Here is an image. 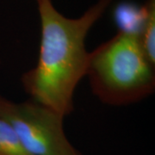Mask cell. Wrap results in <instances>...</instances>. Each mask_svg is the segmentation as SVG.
<instances>
[{
	"instance_id": "cell-6",
	"label": "cell",
	"mask_w": 155,
	"mask_h": 155,
	"mask_svg": "<svg viewBox=\"0 0 155 155\" xmlns=\"http://www.w3.org/2000/svg\"><path fill=\"white\" fill-rule=\"evenodd\" d=\"M0 155H32L9 122L0 116Z\"/></svg>"
},
{
	"instance_id": "cell-4",
	"label": "cell",
	"mask_w": 155,
	"mask_h": 155,
	"mask_svg": "<svg viewBox=\"0 0 155 155\" xmlns=\"http://www.w3.org/2000/svg\"><path fill=\"white\" fill-rule=\"evenodd\" d=\"M147 13L146 5L140 6L133 2H122L115 7L113 17L119 32L139 36L146 20Z\"/></svg>"
},
{
	"instance_id": "cell-1",
	"label": "cell",
	"mask_w": 155,
	"mask_h": 155,
	"mask_svg": "<svg viewBox=\"0 0 155 155\" xmlns=\"http://www.w3.org/2000/svg\"><path fill=\"white\" fill-rule=\"evenodd\" d=\"M37 3L41 41L35 67L22 74L31 100L65 117L73 111V95L85 77L89 53L85 39L114 0H98L78 18L57 11L52 0Z\"/></svg>"
},
{
	"instance_id": "cell-5",
	"label": "cell",
	"mask_w": 155,
	"mask_h": 155,
	"mask_svg": "<svg viewBox=\"0 0 155 155\" xmlns=\"http://www.w3.org/2000/svg\"><path fill=\"white\" fill-rule=\"evenodd\" d=\"M147 17L139 40L149 61L155 65V0H147Z\"/></svg>"
},
{
	"instance_id": "cell-2",
	"label": "cell",
	"mask_w": 155,
	"mask_h": 155,
	"mask_svg": "<svg viewBox=\"0 0 155 155\" xmlns=\"http://www.w3.org/2000/svg\"><path fill=\"white\" fill-rule=\"evenodd\" d=\"M85 76L93 94L108 105L133 104L155 90V65L139 36L119 31L89 53Z\"/></svg>"
},
{
	"instance_id": "cell-3",
	"label": "cell",
	"mask_w": 155,
	"mask_h": 155,
	"mask_svg": "<svg viewBox=\"0 0 155 155\" xmlns=\"http://www.w3.org/2000/svg\"><path fill=\"white\" fill-rule=\"evenodd\" d=\"M0 116L32 155H82L67 139L64 117L33 100L17 103L0 96Z\"/></svg>"
}]
</instances>
